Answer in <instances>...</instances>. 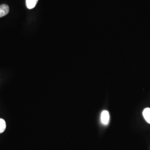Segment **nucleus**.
<instances>
[{
  "label": "nucleus",
  "instance_id": "obj_1",
  "mask_svg": "<svg viewBox=\"0 0 150 150\" xmlns=\"http://www.w3.org/2000/svg\"><path fill=\"white\" fill-rule=\"evenodd\" d=\"M101 121L103 125H107L110 121V115L106 110L102 111L101 115Z\"/></svg>",
  "mask_w": 150,
  "mask_h": 150
},
{
  "label": "nucleus",
  "instance_id": "obj_2",
  "mask_svg": "<svg viewBox=\"0 0 150 150\" xmlns=\"http://www.w3.org/2000/svg\"><path fill=\"white\" fill-rule=\"evenodd\" d=\"M9 11V7L6 4H2L0 6V18L7 15Z\"/></svg>",
  "mask_w": 150,
  "mask_h": 150
},
{
  "label": "nucleus",
  "instance_id": "obj_3",
  "mask_svg": "<svg viewBox=\"0 0 150 150\" xmlns=\"http://www.w3.org/2000/svg\"><path fill=\"white\" fill-rule=\"evenodd\" d=\"M143 116L146 121L150 124V108H146L142 112Z\"/></svg>",
  "mask_w": 150,
  "mask_h": 150
},
{
  "label": "nucleus",
  "instance_id": "obj_4",
  "mask_svg": "<svg viewBox=\"0 0 150 150\" xmlns=\"http://www.w3.org/2000/svg\"><path fill=\"white\" fill-rule=\"evenodd\" d=\"M38 0H26V4L27 8L32 9L33 8L38 4Z\"/></svg>",
  "mask_w": 150,
  "mask_h": 150
},
{
  "label": "nucleus",
  "instance_id": "obj_5",
  "mask_svg": "<svg viewBox=\"0 0 150 150\" xmlns=\"http://www.w3.org/2000/svg\"><path fill=\"white\" fill-rule=\"evenodd\" d=\"M6 127V124L5 121L2 118H0V134L5 131Z\"/></svg>",
  "mask_w": 150,
  "mask_h": 150
}]
</instances>
